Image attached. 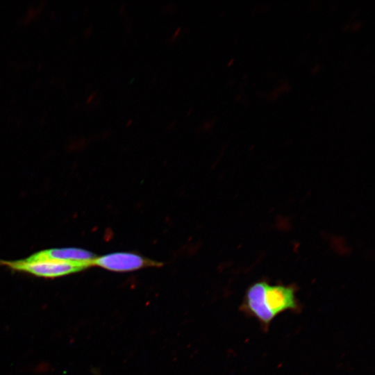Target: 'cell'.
<instances>
[{
	"label": "cell",
	"instance_id": "obj_1",
	"mask_svg": "<svg viewBox=\"0 0 375 375\" xmlns=\"http://www.w3.org/2000/svg\"><path fill=\"white\" fill-rule=\"evenodd\" d=\"M295 291L292 285L256 282L247 289L240 310L256 318L263 329L267 330L279 314L285 311H300L301 306Z\"/></svg>",
	"mask_w": 375,
	"mask_h": 375
},
{
	"label": "cell",
	"instance_id": "obj_2",
	"mask_svg": "<svg viewBox=\"0 0 375 375\" xmlns=\"http://www.w3.org/2000/svg\"><path fill=\"white\" fill-rule=\"evenodd\" d=\"M10 268L44 278H56L83 271L92 267V262L67 261L44 258L26 259L15 261H0Z\"/></svg>",
	"mask_w": 375,
	"mask_h": 375
},
{
	"label": "cell",
	"instance_id": "obj_3",
	"mask_svg": "<svg viewBox=\"0 0 375 375\" xmlns=\"http://www.w3.org/2000/svg\"><path fill=\"white\" fill-rule=\"evenodd\" d=\"M163 263L144 257L133 252L116 251L101 256L92 260V266L115 272H128L145 267H158Z\"/></svg>",
	"mask_w": 375,
	"mask_h": 375
},
{
	"label": "cell",
	"instance_id": "obj_4",
	"mask_svg": "<svg viewBox=\"0 0 375 375\" xmlns=\"http://www.w3.org/2000/svg\"><path fill=\"white\" fill-rule=\"evenodd\" d=\"M33 258H44L67 261L92 262L97 256L80 248H58L37 252L31 256Z\"/></svg>",
	"mask_w": 375,
	"mask_h": 375
}]
</instances>
